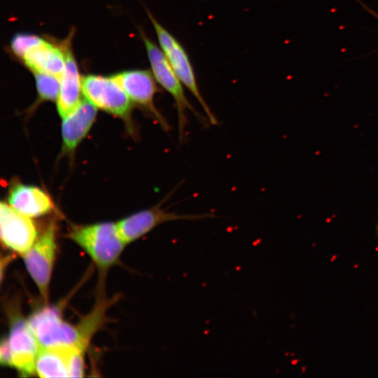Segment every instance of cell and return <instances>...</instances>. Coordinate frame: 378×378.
I'll return each instance as SVG.
<instances>
[{
	"label": "cell",
	"mask_w": 378,
	"mask_h": 378,
	"mask_svg": "<svg viewBox=\"0 0 378 378\" xmlns=\"http://www.w3.org/2000/svg\"><path fill=\"white\" fill-rule=\"evenodd\" d=\"M125 91L131 101L148 111L166 132L170 126L154 104L157 92L156 80L147 70L123 71L111 76Z\"/></svg>",
	"instance_id": "obj_10"
},
{
	"label": "cell",
	"mask_w": 378,
	"mask_h": 378,
	"mask_svg": "<svg viewBox=\"0 0 378 378\" xmlns=\"http://www.w3.org/2000/svg\"><path fill=\"white\" fill-rule=\"evenodd\" d=\"M377 236H378V225H377Z\"/></svg>",
	"instance_id": "obj_21"
},
{
	"label": "cell",
	"mask_w": 378,
	"mask_h": 378,
	"mask_svg": "<svg viewBox=\"0 0 378 378\" xmlns=\"http://www.w3.org/2000/svg\"><path fill=\"white\" fill-rule=\"evenodd\" d=\"M82 92L97 108L125 117L131 109V99L112 78L90 75L82 78Z\"/></svg>",
	"instance_id": "obj_7"
},
{
	"label": "cell",
	"mask_w": 378,
	"mask_h": 378,
	"mask_svg": "<svg viewBox=\"0 0 378 378\" xmlns=\"http://www.w3.org/2000/svg\"><path fill=\"white\" fill-rule=\"evenodd\" d=\"M22 59L33 72L48 74L59 78L65 67L64 54L61 47L45 41L28 51Z\"/></svg>",
	"instance_id": "obj_14"
},
{
	"label": "cell",
	"mask_w": 378,
	"mask_h": 378,
	"mask_svg": "<svg viewBox=\"0 0 378 378\" xmlns=\"http://www.w3.org/2000/svg\"><path fill=\"white\" fill-rule=\"evenodd\" d=\"M0 363L4 366L12 368L11 352L8 337L2 338L1 342Z\"/></svg>",
	"instance_id": "obj_19"
},
{
	"label": "cell",
	"mask_w": 378,
	"mask_h": 378,
	"mask_svg": "<svg viewBox=\"0 0 378 378\" xmlns=\"http://www.w3.org/2000/svg\"><path fill=\"white\" fill-rule=\"evenodd\" d=\"M84 352L76 348H71L69 354V377H82L84 374Z\"/></svg>",
	"instance_id": "obj_18"
},
{
	"label": "cell",
	"mask_w": 378,
	"mask_h": 378,
	"mask_svg": "<svg viewBox=\"0 0 378 378\" xmlns=\"http://www.w3.org/2000/svg\"><path fill=\"white\" fill-rule=\"evenodd\" d=\"M70 349L41 346L35 362V372L43 378L69 377Z\"/></svg>",
	"instance_id": "obj_15"
},
{
	"label": "cell",
	"mask_w": 378,
	"mask_h": 378,
	"mask_svg": "<svg viewBox=\"0 0 378 378\" xmlns=\"http://www.w3.org/2000/svg\"><path fill=\"white\" fill-rule=\"evenodd\" d=\"M29 323L41 347L76 348L85 351L96 330L84 317L78 324L64 321L59 309L44 307L32 313Z\"/></svg>",
	"instance_id": "obj_1"
},
{
	"label": "cell",
	"mask_w": 378,
	"mask_h": 378,
	"mask_svg": "<svg viewBox=\"0 0 378 378\" xmlns=\"http://www.w3.org/2000/svg\"><path fill=\"white\" fill-rule=\"evenodd\" d=\"M0 228L4 246L22 256L37 239V230L31 218L4 202L0 204Z\"/></svg>",
	"instance_id": "obj_9"
},
{
	"label": "cell",
	"mask_w": 378,
	"mask_h": 378,
	"mask_svg": "<svg viewBox=\"0 0 378 378\" xmlns=\"http://www.w3.org/2000/svg\"><path fill=\"white\" fill-rule=\"evenodd\" d=\"M8 204L28 217H38L50 212L53 203L50 196L39 188L17 185L11 188Z\"/></svg>",
	"instance_id": "obj_13"
},
{
	"label": "cell",
	"mask_w": 378,
	"mask_h": 378,
	"mask_svg": "<svg viewBox=\"0 0 378 378\" xmlns=\"http://www.w3.org/2000/svg\"><path fill=\"white\" fill-rule=\"evenodd\" d=\"M147 51L152 73L156 81L172 97L177 111L178 140L182 142L186 134L187 111H191L202 123L207 121L188 99L184 85L174 72L163 51L144 33L141 34Z\"/></svg>",
	"instance_id": "obj_3"
},
{
	"label": "cell",
	"mask_w": 378,
	"mask_h": 378,
	"mask_svg": "<svg viewBox=\"0 0 378 378\" xmlns=\"http://www.w3.org/2000/svg\"><path fill=\"white\" fill-rule=\"evenodd\" d=\"M44 41L41 38L27 34H18L11 41V49L13 53L20 58L32 48Z\"/></svg>",
	"instance_id": "obj_17"
},
{
	"label": "cell",
	"mask_w": 378,
	"mask_h": 378,
	"mask_svg": "<svg viewBox=\"0 0 378 378\" xmlns=\"http://www.w3.org/2000/svg\"><path fill=\"white\" fill-rule=\"evenodd\" d=\"M69 237L88 254L102 272L117 263L126 245L116 223L111 222L74 227Z\"/></svg>",
	"instance_id": "obj_2"
},
{
	"label": "cell",
	"mask_w": 378,
	"mask_h": 378,
	"mask_svg": "<svg viewBox=\"0 0 378 378\" xmlns=\"http://www.w3.org/2000/svg\"><path fill=\"white\" fill-rule=\"evenodd\" d=\"M161 203L116 223L118 231L126 244L131 243L162 223L174 220H195L214 218L212 214H181L162 208Z\"/></svg>",
	"instance_id": "obj_6"
},
{
	"label": "cell",
	"mask_w": 378,
	"mask_h": 378,
	"mask_svg": "<svg viewBox=\"0 0 378 378\" xmlns=\"http://www.w3.org/2000/svg\"><path fill=\"white\" fill-rule=\"evenodd\" d=\"M156 33L160 47L174 72L202 106L208 121L217 125L218 120L204 100L200 90L190 57L180 41L164 27L150 12H147Z\"/></svg>",
	"instance_id": "obj_4"
},
{
	"label": "cell",
	"mask_w": 378,
	"mask_h": 378,
	"mask_svg": "<svg viewBox=\"0 0 378 378\" xmlns=\"http://www.w3.org/2000/svg\"><path fill=\"white\" fill-rule=\"evenodd\" d=\"M55 229V223H50L22 255L26 269L46 302L49 298L50 283L56 256Z\"/></svg>",
	"instance_id": "obj_5"
},
{
	"label": "cell",
	"mask_w": 378,
	"mask_h": 378,
	"mask_svg": "<svg viewBox=\"0 0 378 378\" xmlns=\"http://www.w3.org/2000/svg\"><path fill=\"white\" fill-rule=\"evenodd\" d=\"M39 97L43 100H57L60 90V78L48 74L34 72Z\"/></svg>",
	"instance_id": "obj_16"
},
{
	"label": "cell",
	"mask_w": 378,
	"mask_h": 378,
	"mask_svg": "<svg viewBox=\"0 0 378 378\" xmlns=\"http://www.w3.org/2000/svg\"><path fill=\"white\" fill-rule=\"evenodd\" d=\"M8 340L12 368L25 376L36 373L35 362L41 346L28 319L18 315L13 316Z\"/></svg>",
	"instance_id": "obj_8"
},
{
	"label": "cell",
	"mask_w": 378,
	"mask_h": 378,
	"mask_svg": "<svg viewBox=\"0 0 378 378\" xmlns=\"http://www.w3.org/2000/svg\"><path fill=\"white\" fill-rule=\"evenodd\" d=\"M97 109L85 98L63 118L62 136L66 150H73L87 134L96 117Z\"/></svg>",
	"instance_id": "obj_12"
},
{
	"label": "cell",
	"mask_w": 378,
	"mask_h": 378,
	"mask_svg": "<svg viewBox=\"0 0 378 378\" xmlns=\"http://www.w3.org/2000/svg\"><path fill=\"white\" fill-rule=\"evenodd\" d=\"M71 36L60 46L65 57V67L60 78V90L57 100L59 114L62 118L69 114L80 102L82 92L78 67L70 48Z\"/></svg>",
	"instance_id": "obj_11"
},
{
	"label": "cell",
	"mask_w": 378,
	"mask_h": 378,
	"mask_svg": "<svg viewBox=\"0 0 378 378\" xmlns=\"http://www.w3.org/2000/svg\"><path fill=\"white\" fill-rule=\"evenodd\" d=\"M358 2L363 9H365L368 13L374 16L378 20V13L374 11L372 8L366 5L362 0H355Z\"/></svg>",
	"instance_id": "obj_20"
}]
</instances>
